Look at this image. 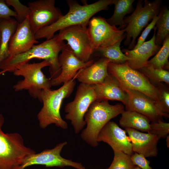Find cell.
I'll return each instance as SVG.
<instances>
[{
    "label": "cell",
    "mask_w": 169,
    "mask_h": 169,
    "mask_svg": "<svg viewBox=\"0 0 169 169\" xmlns=\"http://www.w3.org/2000/svg\"><path fill=\"white\" fill-rule=\"evenodd\" d=\"M8 72L7 70H2L0 71V76L2 75V74H4V73Z\"/></svg>",
    "instance_id": "8d00e7d4"
},
{
    "label": "cell",
    "mask_w": 169,
    "mask_h": 169,
    "mask_svg": "<svg viewBox=\"0 0 169 169\" xmlns=\"http://www.w3.org/2000/svg\"><path fill=\"white\" fill-rule=\"evenodd\" d=\"M125 130L131 141L134 152L141 154L146 158L157 156L159 140L156 135L132 128H126Z\"/></svg>",
    "instance_id": "ac0fdd59"
},
{
    "label": "cell",
    "mask_w": 169,
    "mask_h": 169,
    "mask_svg": "<svg viewBox=\"0 0 169 169\" xmlns=\"http://www.w3.org/2000/svg\"><path fill=\"white\" fill-rule=\"evenodd\" d=\"M110 60L100 58L90 65L79 69L76 79L80 83L95 85L102 83L108 75V66Z\"/></svg>",
    "instance_id": "44dd1931"
},
{
    "label": "cell",
    "mask_w": 169,
    "mask_h": 169,
    "mask_svg": "<svg viewBox=\"0 0 169 169\" xmlns=\"http://www.w3.org/2000/svg\"><path fill=\"white\" fill-rule=\"evenodd\" d=\"M18 23L12 18L0 19V32L1 42L0 46V63L8 58L9 44L10 39L16 31Z\"/></svg>",
    "instance_id": "603a6c76"
},
{
    "label": "cell",
    "mask_w": 169,
    "mask_h": 169,
    "mask_svg": "<svg viewBox=\"0 0 169 169\" xmlns=\"http://www.w3.org/2000/svg\"><path fill=\"white\" fill-rule=\"evenodd\" d=\"M17 16L15 12L9 8L5 0H0V19H8L12 17L16 19Z\"/></svg>",
    "instance_id": "e575fe53"
},
{
    "label": "cell",
    "mask_w": 169,
    "mask_h": 169,
    "mask_svg": "<svg viewBox=\"0 0 169 169\" xmlns=\"http://www.w3.org/2000/svg\"><path fill=\"white\" fill-rule=\"evenodd\" d=\"M50 65L49 61L44 60L37 63L28 62L18 66L13 71V74L23 76L24 79L13 86L14 90L16 92L28 90L31 96L38 98L42 90L50 89L52 86L50 79L42 71L43 68Z\"/></svg>",
    "instance_id": "52a82bcc"
},
{
    "label": "cell",
    "mask_w": 169,
    "mask_h": 169,
    "mask_svg": "<svg viewBox=\"0 0 169 169\" xmlns=\"http://www.w3.org/2000/svg\"><path fill=\"white\" fill-rule=\"evenodd\" d=\"M158 90L159 100L155 101L156 105L162 112L169 114V90L161 83L156 84Z\"/></svg>",
    "instance_id": "f546056e"
},
{
    "label": "cell",
    "mask_w": 169,
    "mask_h": 169,
    "mask_svg": "<svg viewBox=\"0 0 169 169\" xmlns=\"http://www.w3.org/2000/svg\"><path fill=\"white\" fill-rule=\"evenodd\" d=\"M155 28L157 29L155 35V44L161 46L164 40L169 37V11L165 7L161 9Z\"/></svg>",
    "instance_id": "484cf974"
},
{
    "label": "cell",
    "mask_w": 169,
    "mask_h": 169,
    "mask_svg": "<svg viewBox=\"0 0 169 169\" xmlns=\"http://www.w3.org/2000/svg\"><path fill=\"white\" fill-rule=\"evenodd\" d=\"M133 169H141L138 166H135L133 168Z\"/></svg>",
    "instance_id": "74e56055"
},
{
    "label": "cell",
    "mask_w": 169,
    "mask_h": 169,
    "mask_svg": "<svg viewBox=\"0 0 169 169\" xmlns=\"http://www.w3.org/2000/svg\"><path fill=\"white\" fill-rule=\"evenodd\" d=\"M96 100L94 85L80 83L73 100L65 106V118L71 121L75 133H79L86 124L84 115L90 105Z\"/></svg>",
    "instance_id": "9c48e42d"
},
{
    "label": "cell",
    "mask_w": 169,
    "mask_h": 169,
    "mask_svg": "<svg viewBox=\"0 0 169 169\" xmlns=\"http://www.w3.org/2000/svg\"><path fill=\"white\" fill-rule=\"evenodd\" d=\"M59 55L58 62L61 72L56 78L50 79L52 86H58L66 83L77 74L78 71L89 66L94 62L93 59L87 62H83L78 58L66 44Z\"/></svg>",
    "instance_id": "9a60e30c"
},
{
    "label": "cell",
    "mask_w": 169,
    "mask_h": 169,
    "mask_svg": "<svg viewBox=\"0 0 169 169\" xmlns=\"http://www.w3.org/2000/svg\"><path fill=\"white\" fill-rule=\"evenodd\" d=\"M4 121L0 114V169H15L26 157L36 152L24 145L19 133H4L2 130Z\"/></svg>",
    "instance_id": "5b68a950"
},
{
    "label": "cell",
    "mask_w": 169,
    "mask_h": 169,
    "mask_svg": "<svg viewBox=\"0 0 169 169\" xmlns=\"http://www.w3.org/2000/svg\"><path fill=\"white\" fill-rule=\"evenodd\" d=\"M150 81L157 84L161 82L169 84V72L162 69H154L146 66L138 70Z\"/></svg>",
    "instance_id": "83f0119b"
},
{
    "label": "cell",
    "mask_w": 169,
    "mask_h": 169,
    "mask_svg": "<svg viewBox=\"0 0 169 169\" xmlns=\"http://www.w3.org/2000/svg\"><path fill=\"white\" fill-rule=\"evenodd\" d=\"M7 5L13 7L17 16L15 19L18 23H20L25 20L28 16L30 13V9L27 6L21 3L18 0H5Z\"/></svg>",
    "instance_id": "4dcf8cb0"
},
{
    "label": "cell",
    "mask_w": 169,
    "mask_h": 169,
    "mask_svg": "<svg viewBox=\"0 0 169 169\" xmlns=\"http://www.w3.org/2000/svg\"><path fill=\"white\" fill-rule=\"evenodd\" d=\"M94 89L96 101L118 100L125 105L127 104V94L118 80L109 73L102 83L94 85Z\"/></svg>",
    "instance_id": "ffe728a7"
},
{
    "label": "cell",
    "mask_w": 169,
    "mask_h": 169,
    "mask_svg": "<svg viewBox=\"0 0 169 169\" xmlns=\"http://www.w3.org/2000/svg\"><path fill=\"white\" fill-rule=\"evenodd\" d=\"M166 145L167 147L169 148V135L167 136L166 137Z\"/></svg>",
    "instance_id": "d590c367"
},
{
    "label": "cell",
    "mask_w": 169,
    "mask_h": 169,
    "mask_svg": "<svg viewBox=\"0 0 169 169\" xmlns=\"http://www.w3.org/2000/svg\"><path fill=\"white\" fill-rule=\"evenodd\" d=\"M113 0H100L95 3L83 5L74 0H67L69 7L68 13L51 24L43 28L35 34L36 39L52 38L55 33L68 27L82 25L88 26L93 16L102 10H107L108 6L113 3Z\"/></svg>",
    "instance_id": "6da1fadb"
},
{
    "label": "cell",
    "mask_w": 169,
    "mask_h": 169,
    "mask_svg": "<svg viewBox=\"0 0 169 169\" xmlns=\"http://www.w3.org/2000/svg\"><path fill=\"white\" fill-rule=\"evenodd\" d=\"M38 42L35 38L27 17L18 24L10 39L8 49L9 56L13 57L24 53Z\"/></svg>",
    "instance_id": "e0dca14e"
},
{
    "label": "cell",
    "mask_w": 169,
    "mask_h": 169,
    "mask_svg": "<svg viewBox=\"0 0 169 169\" xmlns=\"http://www.w3.org/2000/svg\"><path fill=\"white\" fill-rule=\"evenodd\" d=\"M158 18V15L152 19L151 23L146 27L145 29L142 32L140 36L138 38L137 43L133 49H136L145 42V39L151 30L155 28Z\"/></svg>",
    "instance_id": "836d02e7"
},
{
    "label": "cell",
    "mask_w": 169,
    "mask_h": 169,
    "mask_svg": "<svg viewBox=\"0 0 169 169\" xmlns=\"http://www.w3.org/2000/svg\"><path fill=\"white\" fill-rule=\"evenodd\" d=\"M67 144L66 141L61 142L52 149L44 150L40 153L29 155L15 169H25L28 167L35 165L61 168L69 166L77 169H85L81 163L74 162L61 156L60 153L62 150Z\"/></svg>",
    "instance_id": "7c38bea8"
},
{
    "label": "cell",
    "mask_w": 169,
    "mask_h": 169,
    "mask_svg": "<svg viewBox=\"0 0 169 169\" xmlns=\"http://www.w3.org/2000/svg\"><path fill=\"white\" fill-rule=\"evenodd\" d=\"M125 38H121L111 45L94 50L93 54H95L96 56L105 58L111 63L118 64L125 63L129 58L123 53L120 48L121 43Z\"/></svg>",
    "instance_id": "d4e9b609"
},
{
    "label": "cell",
    "mask_w": 169,
    "mask_h": 169,
    "mask_svg": "<svg viewBox=\"0 0 169 169\" xmlns=\"http://www.w3.org/2000/svg\"><path fill=\"white\" fill-rule=\"evenodd\" d=\"M134 0H113L115 8L113 15L106 19L110 25L119 26V28L124 29L126 26L124 19L125 15L132 13L134 10L133 4Z\"/></svg>",
    "instance_id": "cb8c5ba5"
},
{
    "label": "cell",
    "mask_w": 169,
    "mask_h": 169,
    "mask_svg": "<svg viewBox=\"0 0 169 169\" xmlns=\"http://www.w3.org/2000/svg\"><path fill=\"white\" fill-rule=\"evenodd\" d=\"M162 45L155 56L148 60L146 66L166 70L169 69V37L164 40Z\"/></svg>",
    "instance_id": "4316f807"
},
{
    "label": "cell",
    "mask_w": 169,
    "mask_h": 169,
    "mask_svg": "<svg viewBox=\"0 0 169 169\" xmlns=\"http://www.w3.org/2000/svg\"><path fill=\"white\" fill-rule=\"evenodd\" d=\"M1 34L0 32V46L1 44Z\"/></svg>",
    "instance_id": "f35d334b"
},
{
    "label": "cell",
    "mask_w": 169,
    "mask_h": 169,
    "mask_svg": "<svg viewBox=\"0 0 169 169\" xmlns=\"http://www.w3.org/2000/svg\"><path fill=\"white\" fill-rule=\"evenodd\" d=\"M124 110V105L120 103L111 105L108 101H94L84 115L87 126L82 131L81 138L92 146H97V137L102 129L111 119Z\"/></svg>",
    "instance_id": "277c9868"
},
{
    "label": "cell",
    "mask_w": 169,
    "mask_h": 169,
    "mask_svg": "<svg viewBox=\"0 0 169 169\" xmlns=\"http://www.w3.org/2000/svg\"><path fill=\"white\" fill-rule=\"evenodd\" d=\"M131 160L135 166L141 169H152L150 166V161L143 155L135 152L131 156Z\"/></svg>",
    "instance_id": "d6a6232c"
},
{
    "label": "cell",
    "mask_w": 169,
    "mask_h": 169,
    "mask_svg": "<svg viewBox=\"0 0 169 169\" xmlns=\"http://www.w3.org/2000/svg\"><path fill=\"white\" fill-rule=\"evenodd\" d=\"M113 160L108 169H133L135 166L131 156L119 151H114Z\"/></svg>",
    "instance_id": "f1b7e54d"
},
{
    "label": "cell",
    "mask_w": 169,
    "mask_h": 169,
    "mask_svg": "<svg viewBox=\"0 0 169 169\" xmlns=\"http://www.w3.org/2000/svg\"><path fill=\"white\" fill-rule=\"evenodd\" d=\"M154 33L149 41L144 42L136 49L129 50L123 49L121 51L129 58L126 62L132 69L138 70L146 66L149 59L156 54L161 46L155 44L156 29L155 28Z\"/></svg>",
    "instance_id": "d6986e66"
},
{
    "label": "cell",
    "mask_w": 169,
    "mask_h": 169,
    "mask_svg": "<svg viewBox=\"0 0 169 169\" xmlns=\"http://www.w3.org/2000/svg\"><path fill=\"white\" fill-rule=\"evenodd\" d=\"M77 74L57 90L45 89L41 91L38 99L43 106L37 116L41 128L45 129L52 124L64 129L68 128L67 123L61 116L60 109L64 99L69 97L74 90Z\"/></svg>",
    "instance_id": "3957f363"
},
{
    "label": "cell",
    "mask_w": 169,
    "mask_h": 169,
    "mask_svg": "<svg viewBox=\"0 0 169 169\" xmlns=\"http://www.w3.org/2000/svg\"><path fill=\"white\" fill-rule=\"evenodd\" d=\"M150 129L148 133L156 135L159 140L166 138L169 133V123L159 120L155 122H151Z\"/></svg>",
    "instance_id": "1f68e13d"
},
{
    "label": "cell",
    "mask_w": 169,
    "mask_h": 169,
    "mask_svg": "<svg viewBox=\"0 0 169 169\" xmlns=\"http://www.w3.org/2000/svg\"><path fill=\"white\" fill-rule=\"evenodd\" d=\"M57 37L67 42L74 55L79 59L87 62L93 54L92 47L87 31V27L76 25L67 27L59 31Z\"/></svg>",
    "instance_id": "8fae6325"
},
{
    "label": "cell",
    "mask_w": 169,
    "mask_h": 169,
    "mask_svg": "<svg viewBox=\"0 0 169 169\" xmlns=\"http://www.w3.org/2000/svg\"><path fill=\"white\" fill-rule=\"evenodd\" d=\"M161 1H138L136 9L132 14L125 17L124 20L126 26L123 29L126 39L124 44L129 45L128 49L132 50L136 45V39L143 28L149 22L158 15L161 9Z\"/></svg>",
    "instance_id": "8992f818"
},
{
    "label": "cell",
    "mask_w": 169,
    "mask_h": 169,
    "mask_svg": "<svg viewBox=\"0 0 169 169\" xmlns=\"http://www.w3.org/2000/svg\"><path fill=\"white\" fill-rule=\"evenodd\" d=\"M87 31L94 50L111 45L125 37L123 29L110 25L100 16L94 17L90 20Z\"/></svg>",
    "instance_id": "30bf717a"
},
{
    "label": "cell",
    "mask_w": 169,
    "mask_h": 169,
    "mask_svg": "<svg viewBox=\"0 0 169 169\" xmlns=\"http://www.w3.org/2000/svg\"><path fill=\"white\" fill-rule=\"evenodd\" d=\"M121 114L119 122L121 127L134 129L143 132H149L150 121L145 115L135 111L126 110Z\"/></svg>",
    "instance_id": "7402d4cb"
},
{
    "label": "cell",
    "mask_w": 169,
    "mask_h": 169,
    "mask_svg": "<svg viewBox=\"0 0 169 169\" xmlns=\"http://www.w3.org/2000/svg\"><path fill=\"white\" fill-rule=\"evenodd\" d=\"M64 41L60 39L57 34L51 38L34 45L28 51L13 57H8L0 63V69L12 72L19 66L28 62L33 59H43L50 63V79L57 77L61 72L58 62L59 53L66 46Z\"/></svg>",
    "instance_id": "7a4b0ae2"
},
{
    "label": "cell",
    "mask_w": 169,
    "mask_h": 169,
    "mask_svg": "<svg viewBox=\"0 0 169 169\" xmlns=\"http://www.w3.org/2000/svg\"><path fill=\"white\" fill-rule=\"evenodd\" d=\"M108 169V168H107V169Z\"/></svg>",
    "instance_id": "ab89813d"
},
{
    "label": "cell",
    "mask_w": 169,
    "mask_h": 169,
    "mask_svg": "<svg viewBox=\"0 0 169 169\" xmlns=\"http://www.w3.org/2000/svg\"><path fill=\"white\" fill-rule=\"evenodd\" d=\"M55 0H38L28 3L30 9L28 17L33 33L55 22L63 15L55 7Z\"/></svg>",
    "instance_id": "4fadbf2b"
},
{
    "label": "cell",
    "mask_w": 169,
    "mask_h": 169,
    "mask_svg": "<svg viewBox=\"0 0 169 169\" xmlns=\"http://www.w3.org/2000/svg\"><path fill=\"white\" fill-rule=\"evenodd\" d=\"M120 85L128 95L127 102L125 105L126 110L141 114L146 117L151 122L162 120L163 117H169V114L161 111L156 106V101L149 97L138 91Z\"/></svg>",
    "instance_id": "5bb4252c"
},
{
    "label": "cell",
    "mask_w": 169,
    "mask_h": 169,
    "mask_svg": "<svg viewBox=\"0 0 169 169\" xmlns=\"http://www.w3.org/2000/svg\"><path fill=\"white\" fill-rule=\"evenodd\" d=\"M108 71L120 84L140 92L156 101L158 100L157 87L142 73L131 68L126 62L120 64L109 62Z\"/></svg>",
    "instance_id": "ba28073f"
},
{
    "label": "cell",
    "mask_w": 169,
    "mask_h": 169,
    "mask_svg": "<svg viewBox=\"0 0 169 169\" xmlns=\"http://www.w3.org/2000/svg\"><path fill=\"white\" fill-rule=\"evenodd\" d=\"M97 141L98 142L106 143L113 151H120L130 156L134 153L126 132L113 121H109L103 127L98 136Z\"/></svg>",
    "instance_id": "2e32d148"
}]
</instances>
